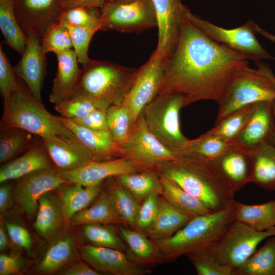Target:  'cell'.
Wrapping results in <instances>:
<instances>
[{
    "label": "cell",
    "mask_w": 275,
    "mask_h": 275,
    "mask_svg": "<svg viewBox=\"0 0 275 275\" xmlns=\"http://www.w3.org/2000/svg\"><path fill=\"white\" fill-rule=\"evenodd\" d=\"M248 60L246 55L209 39L184 15L158 94H181L185 106L204 100L218 103L235 74L249 65Z\"/></svg>",
    "instance_id": "1"
},
{
    "label": "cell",
    "mask_w": 275,
    "mask_h": 275,
    "mask_svg": "<svg viewBox=\"0 0 275 275\" xmlns=\"http://www.w3.org/2000/svg\"><path fill=\"white\" fill-rule=\"evenodd\" d=\"M158 172L199 200L211 212L230 207L236 202L235 191L211 160L180 153Z\"/></svg>",
    "instance_id": "2"
},
{
    "label": "cell",
    "mask_w": 275,
    "mask_h": 275,
    "mask_svg": "<svg viewBox=\"0 0 275 275\" xmlns=\"http://www.w3.org/2000/svg\"><path fill=\"white\" fill-rule=\"evenodd\" d=\"M4 99L1 128L17 127L40 139L63 138L79 141L75 134L37 100L18 79L15 90Z\"/></svg>",
    "instance_id": "3"
},
{
    "label": "cell",
    "mask_w": 275,
    "mask_h": 275,
    "mask_svg": "<svg viewBox=\"0 0 275 275\" xmlns=\"http://www.w3.org/2000/svg\"><path fill=\"white\" fill-rule=\"evenodd\" d=\"M236 203L217 212L194 216L170 238L153 240L162 261H173L182 255L209 249L235 220Z\"/></svg>",
    "instance_id": "4"
},
{
    "label": "cell",
    "mask_w": 275,
    "mask_h": 275,
    "mask_svg": "<svg viewBox=\"0 0 275 275\" xmlns=\"http://www.w3.org/2000/svg\"><path fill=\"white\" fill-rule=\"evenodd\" d=\"M81 75L74 94L90 99L102 109L124 100L138 69L107 61L92 60L81 68Z\"/></svg>",
    "instance_id": "5"
},
{
    "label": "cell",
    "mask_w": 275,
    "mask_h": 275,
    "mask_svg": "<svg viewBox=\"0 0 275 275\" xmlns=\"http://www.w3.org/2000/svg\"><path fill=\"white\" fill-rule=\"evenodd\" d=\"M185 106L181 94L159 93L141 113L150 132L169 150L180 153L188 141L181 131L180 111Z\"/></svg>",
    "instance_id": "6"
},
{
    "label": "cell",
    "mask_w": 275,
    "mask_h": 275,
    "mask_svg": "<svg viewBox=\"0 0 275 275\" xmlns=\"http://www.w3.org/2000/svg\"><path fill=\"white\" fill-rule=\"evenodd\" d=\"M274 99L275 88L270 80L257 69L243 67L235 74L218 103L215 123L248 105Z\"/></svg>",
    "instance_id": "7"
},
{
    "label": "cell",
    "mask_w": 275,
    "mask_h": 275,
    "mask_svg": "<svg viewBox=\"0 0 275 275\" xmlns=\"http://www.w3.org/2000/svg\"><path fill=\"white\" fill-rule=\"evenodd\" d=\"M275 236V229L259 231L234 220L207 250L234 270L244 263L265 239Z\"/></svg>",
    "instance_id": "8"
},
{
    "label": "cell",
    "mask_w": 275,
    "mask_h": 275,
    "mask_svg": "<svg viewBox=\"0 0 275 275\" xmlns=\"http://www.w3.org/2000/svg\"><path fill=\"white\" fill-rule=\"evenodd\" d=\"M98 16L102 31L141 33L157 26L151 0L106 1L100 8Z\"/></svg>",
    "instance_id": "9"
},
{
    "label": "cell",
    "mask_w": 275,
    "mask_h": 275,
    "mask_svg": "<svg viewBox=\"0 0 275 275\" xmlns=\"http://www.w3.org/2000/svg\"><path fill=\"white\" fill-rule=\"evenodd\" d=\"M183 14L187 20L214 42L242 53L254 61L261 59L275 60L257 40L256 23L250 20L238 28L225 29L194 15L185 6Z\"/></svg>",
    "instance_id": "10"
},
{
    "label": "cell",
    "mask_w": 275,
    "mask_h": 275,
    "mask_svg": "<svg viewBox=\"0 0 275 275\" xmlns=\"http://www.w3.org/2000/svg\"><path fill=\"white\" fill-rule=\"evenodd\" d=\"M120 148L121 157L131 159L144 169L157 171L179 154L168 149L155 138L141 114Z\"/></svg>",
    "instance_id": "11"
},
{
    "label": "cell",
    "mask_w": 275,
    "mask_h": 275,
    "mask_svg": "<svg viewBox=\"0 0 275 275\" xmlns=\"http://www.w3.org/2000/svg\"><path fill=\"white\" fill-rule=\"evenodd\" d=\"M167 58L156 49L140 68L122 102L135 122L144 108L158 93L165 71Z\"/></svg>",
    "instance_id": "12"
},
{
    "label": "cell",
    "mask_w": 275,
    "mask_h": 275,
    "mask_svg": "<svg viewBox=\"0 0 275 275\" xmlns=\"http://www.w3.org/2000/svg\"><path fill=\"white\" fill-rule=\"evenodd\" d=\"M66 181L53 167L40 169L17 179L14 199L29 219L36 217L39 199Z\"/></svg>",
    "instance_id": "13"
},
{
    "label": "cell",
    "mask_w": 275,
    "mask_h": 275,
    "mask_svg": "<svg viewBox=\"0 0 275 275\" xmlns=\"http://www.w3.org/2000/svg\"><path fill=\"white\" fill-rule=\"evenodd\" d=\"M13 5L25 35L32 33L40 39L50 25L58 22L63 10L61 0H13Z\"/></svg>",
    "instance_id": "14"
},
{
    "label": "cell",
    "mask_w": 275,
    "mask_h": 275,
    "mask_svg": "<svg viewBox=\"0 0 275 275\" xmlns=\"http://www.w3.org/2000/svg\"><path fill=\"white\" fill-rule=\"evenodd\" d=\"M145 170L130 159L120 157L101 161H91L82 167L68 171L59 172L66 182L85 187L101 183L108 178Z\"/></svg>",
    "instance_id": "15"
},
{
    "label": "cell",
    "mask_w": 275,
    "mask_h": 275,
    "mask_svg": "<svg viewBox=\"0 0 275 275\" xmlns=\"http://www.w3.org/2000/svg\"><path fill=\"white\" fill-rule=\"evenodd\" d=\"M121 250L94 245H82L80 254L82 259L94 269L101 272L114 275H144L150 271L129 259Z\"/></svg>",
    "instance_id": "16"
},
{
    "label": "cell",
    "mask_w": 275,
    "mask_h": 275,
    "mask_svg": "<svg viewBox=\"0 0 275 275\" xmlns=\"http://www.w3.org/2000/svg\"><path fill=\"white\" fill-rule=\"evenodd\" d=\"M26 36L24 49L13 69L16 76L23 81L33 96L42 102L41 92L46 74V55L37 36L30 33Z\"/></svg>",
    "instance_id": "17"
},
{
    "label": "cell",
    "mask_w": 275,
    "mask_h": 275,
    "mask_svg": "<svg viewBox=\"0 0 275 275\" xmlns=\"http://www.w3.org/2000/svg\"><path fill=\"white\" fill-rule=\"evenodd\" d=\"M157 21L158 41L156 50L168 58L178 43L184 17L181 0H151Z\"/></svg>",
    "instance_id": "18"
},
{
    "label": "cell",
    "mask_w": 275,
    "mask_h": 275,
    "mask_svg": "<svg viewBox=\"0 0 275 275\" xmlns=\"http://www.w3.org/2000/svg\"><path fill=\"white\" fill-rule=\"evenodd\" d=\"M212 161L236 193L251 182V149L235 144Z\"/></svg>",
    "instance_id": "19"
},
{
    "label": "cell",
    "mask_w": 275,
    "mask_h": 275,
    "mask_svg": "<svg viewBox=\"0 0 275 275\" xmlns=\"http://www.w3.org/2000/svg\"><path fill=\"white\" fill-rule=\"evenodd\" d=\"M40 141L58 172L73 170L95 160L80 141L58 137L40 139Z\"/></svg>",
    "instance_id": "20"
},
{
    "label": "cell",
    "mask_w": 275,
    "mask_h": 275,
    "mask_svg": "<svg viewBox=\"0 0 275 275\" xmlns=\"http://www.w3.org/2000/svg\"><path fill=\"white\" fill-rule=\"evenodd\" d=\"M56 56L57 71L49 96L50 102L54 104L63 101L75 94L82 71L78 66L77 57L73 49Z\"/></svg>",
    "instance_id": "21"
},
{
    "label": "cell",
    "mask_w": 275,
    "mask_h": 275,
    "mask_svg": "<svg viewBox=\"0 0 275 275\" xmlns=\"http://www.w3.org/2000/svg\"><path fill=\"white\" fill-rule=\"evenodd\" d=\"M58 117L90 152L96 161L121 157L120 146L109 130H91L75 123L70 119L62 116Z\"/></svg>",
    "instance_id": "22"
},
{
    "label": "cell",
    "mask_w": 275,
    "mask_h": 275,
    "mask_svg": "<svg viewBox=\"0 0 275 275\" xmlns=\"http://www.w3.org/2000/svg\"><path fill=\"white\" fill-rule=\"evenodd\" d=\"M274 121L272 102L255 103L249 120L235 140V144L252 149L267 141L275 128Z\"/></svg>",
    "instance_id": "23"
},
{
    "label": "cell",
    "mask_w": 275,
    "mask_h": 275,
    "mask_svg": "<svg viewBox=\"0 0 275 275\" xmlns=\"http://www.w3.org/2000/svg\"><path fill=\"white\" fill-rule=\"evenodd\" d=\"M33 226L37 233L48 242H52L59 237L64 228V214L59 196L50 191L39 199Z\"/></svg>",
    "instance_id": "24"
},
{
    "label": "cell",
    "mask_w": 275,
    "mask_h": 275,
    "mask_svg": "<svg viewBox=\"0 0 275 275\" xmlns=\"http://www.w3.org/2000/svg\"><path fill=\"white\" fill-rule=\"evenodd\" d=\"M53 167L40 141H35L21 155L2 164L0 182L18 179L36 171Z\"/></svg>",
    "instance_id": "25"
},
{
    "label": "cell",
    "mask_w": 275,
    "mask_h": 275,
    "mask_svg": "<svg viewBox=\"0 0 275 275\" xmlns=\"http://www.w3.org/2000/svg\"><path fill=\"white\" fill-rule=\"evenodd\" d=\"M194 216L173 206L162 197L159 208L152 225L144 233L153 241L172 237Z\"/></svg>",
    "instance_id": "26"
},
{
    "label": "cell",
    "mask_w": 275,
    "mask_h": 275,
    "mask_svg": "<svg viewBox=\"0 0 275 275\" xmlns=\"http://www.w3.org/2000/svg\"><path fill=\"white\" fill-rule=\"evenodd\" d=\"M103 188V183L90 187L66 182L57 189L60 198L64 217V228L70 225L73 216L86 208L99 196Z\"/></svg>",
    "instance_id": "27"
},
{
    "label": "cell",
    "mask_w": 275,
    "mask_h": 275,
    "mask_svg": "<svg viewBox=\"0 0 275 275\" xmlns=\"http://www.w3.org/2000/svg\"><path fill=\"white\" fill-rule=\"evenodd\" d=\"M103 186L116 213L126 226L135 229L141 203L120 182L116 176L105 179Z\"/></svg>",
    "instance_id": "28"
},
{
    "label": "cell",
    "mask_w": 275,
    "mask_h": 275,
    "mask_svg": "<svg viewBox=\"0 0 275 275\" xmlns=\"http://www.w3.org/2000/svg\"><path fill=\"white\" fill-rule=\"evenodd\" d=\"M251 151V182L268 190H275V146L266 140Z\"/></svg>",
    "instance_id": "29"
},
{
    "label": "cell",
    "mask_w": 275,
    "mask_h": 275,
    "mask_svg": "<svg viewBox=\"0 0 275 275\" xmlns=\"http://www.w3.org/2000/svg\"><path fill=\"white\" fill-rule=\"evenodd\" d=\"M96 200L91 207L76 213L71 219L70 224L77 226L96 223L125 226L114 210L103 187Z\"/></svg>",
    "instance_id": "30"
},
{
    "label": "cell",
    "mask_w": 275,
    "mask_h": 275,
    "mask_svg": "<svg viewBox=\"0 0 275 275\" xmlns=\"http://www.w3.org/2000/svg\"><path fill=\"white\" fill-rule=\"evenodd\" d=\"M235 220L259 231L275 229V200L256 205L236 201Z\"/></svg>",
    "instance_id": "31"
},
{
    "label": "cell",
    "mask_w": 275,
    "mask_h": 275,
    "mask_svg": "<svg viewBox=\"0 0 275 275\" xmlns=\"http://www.w3.org/2000/svg\"><path fill=\"white\" fill-rule=\"evenodd\" d=\"M69 234L59 237L51 242L38 265L42 273L56 272L70 263L75 257V245Z\"/></svg>",
    "instance_id": "32"
},
{
    "label": "cell",
    "mask_w": 275,
    "mask_h": 275,
    "mask_svg": "<svg viewBox=\"0 0 275 275\" xmlns=\"http://www.w3.org/2000/svg\"><path fill=\"white\" fill-rule=\"evenodd\" d=\"M116 177L141 203L151 194H162L160 174L157 170L145 169Z\"/></svg>",
    "instance_id": "33"
},
{
    "label": "cell",
    "mask_w": 275,
    "mask_h": 275,
    "mask_svg": "<svg viewBox=\"0 0 275 275\" xmlns=\"http://www.w3.org/2000/svg\"><path fill=\"white\" fill-rule=\"evenodd\" d=\"M159 174L162 186V197L173 206L194 216L211 212L201 202L174 181Z\"/></svg>",
    "instance_id": "34"
},
{
    "label": "cell",
    "mask_w": 275,
    "mask_h": 275,
    "mask_svg": "<svg viewBox=\"0 0 275 275\" xmlns=\"http://www.w3.org/2000/svg\"><path fill=\"white\" fill-rule=\"evenodd\" d=\"M119 234L128 245L138 263L152 264L162 261L158 247L144 233L120 226Z\"/></svg>",
    "instance_id": "35"
},
{
    "label": "cell",
    "mask_w": 275,
    "mask_h": 275,
    "mask_svg": "<svg viewBox=\"0 0 275 275\" xmlns=\"http://www.w3.org/2000/svg\"><path fill=\"white\" fill-rule=\"evenodd\" d=\"M234 275H275V236L269 237L240 267Z\"/></svg>",
    "instance_id": "36"
},
{
    "label": "cell",
    "mask_w": 275,
    "mask_h": 275,
    "mask_svg": "<svg viewBox=\"0 0 275 275\" xmlns=\"http://www.w3.org/2000/svg\"><path fill=\"white\" fill-rule=\"evenodd\" d=\"M33 135L19 128H1L0 163H6L26 152L35 142Z\"/></svg>",
    "instance_id": "37"
},
{
    "label": "cell",
    "mask_w": 275,
    "mask_h": 275,
    "mask_svg": "<svg viewBox=\"0 0 275 275\" xmlns=\"http://www.w3.org/2000/svg\"><path fill=\"white\" fill-rule=\"evenodd\" d=\"M0 29L5 44L21 55L27 42V36L17 20L13 0H0Z\"/></svg>",
    "instance_id": "38"
},
{
    "label": "cell",
    "mask_w": 275,
    "mask_h": 275,
    "mask_svg": "<svg viewBox=\"0 0 275 275\" xmlns=\"http://www.w3.org/2000/svg\"><path fill=\"white\" fill-rule=\"evenodd\" d=\"M255 104L248 105L228 115L215 123L214 127L204 133L225 141L235 142V140L249 120Z\"/></svg>",
    "instance_id": "39"
},
{
    "label": "cell",
    "mask_w": 275,
    "mask_h": 275,
    "mask_svg": "<svg viewBox=\"0 0 275 275\" xmlns=\"http://www.w3.org/2000/svg\"><path fill=\"white\" fill-rule=\"evenodd\" d=\"M235 144L233 141H225L203 133L195 139H188L180 153L194 154L213 160Z\"/></svg>",
    "instance_id": "40"
},
{
    "label": "cell",
    "mask_w": 275,
    "mask_h": 275,
    "mask_svg": "<svg viewBox=\"0 0 275 275\" xmlns=\"http://www.w3.org/2000/svg\"><path fill=\"white\" fill-rule=\"evenodd\" d=\"M84 237L93 245L114 248L125 252L127 247L123 240L110 225L88 224L81 229Z\"/></svg>",
    "instance_id": "41"
},
{
    "label": "cell",
    "mask_w": 275,
    "mask_h": 275,
    "mask_svg": "<svg viewBox=\"0 0 275 275\" xmlns=\"http://www.w3.org/2000/svg\"><path fill=\"white\" fill-rule=\"evenodd\" d=\"M106 115L108 130L120 146L127 138L134 122L122 103L109 106Z\"/></svg>",
    "instance_id": "42"
},
{
    "label": "cell",
    "mask_w": 275,
    "mask_h": 275,
    "mask_svg": "<svg viewBox=\"0 0 275 275\" xmlns=\"http://www.w3.org/2000/svg\"><path fill=\"white\" fill-rule=\"evenodd\" d=\"M185 256L198 275H234L232 268L222 263L207 250L190 253Z\"/></svg>",
    "instance_id": "43"
},
{
    "label": "cell",
    "mask_w": 275,
    "mask_h": 275,
    "mask_svg": "<svg viewBox=\"0 0 275 275\" xmlns=\"http://www.w3.org/2000/svg\"><path fill=\"white\" fill-rule=\"evenodd\" d=\"M41 44L45 55L50 52L58 54L73 48L68 30L60 22L51 24L46 29L41 39Z\"/></svg>",
    "instance_id": "44"
},
{
    "label": "cell",
    "mask_w": 275,
    "mask_h": 275,
    "mask_svg": "<svg viewBox=\"0 0 275 275\" xmlns=\"http://www.w3.org/2000/svg\"><path fill=\"white\" fill-rule=\"evenodd\" d=\"M54 108L61 116L70 120L84 117L97 108L102 109L90 99L77 94L55 104Z\"/></svg>",
    "instance_id": "45"
},
{
    "label": "cell",
    "mask_w": 275,
    "mask_h": 275,
    "mask_svg": "<svg viewBox=\"0 0 275 275\" xmlns=\"http://www.w3.org/2000/svg\"><path fill=\"white\" fill-rule=\"evenodd\" d=\"M58 22L102 31L101 21L98 16L92 14L89 9L82 7L63 10Z\"/></svg>",
    "instance_id": "46"
},
{
    "label": "cell",
    "mask_w": 275,
    "mask_h": 275,
    "mask_svg": "<svg viewBox=\"0 0 275 275\" xmlns=\"http://www.w3.org/2000/svg\"><path fill=\"white\" fill-rule=\"evenodd\" d=\"M62 23L64 25L70 34L73 48L76 53L79 63L82 65L86 64L90 60L88 56L90 42L94 34L98 31Z\"/></svg>",
    "instance_id": "47"
},
{
    "label": "cell",
    "mask_w": 275,
    "mask_h": 275,
    "mask_svg": "<svg viewBox=\"0 0 275 275\" xmlns=\"http://www.w3.org/2000/svg\"><path fill=\"white\" fill-rule=\"evenodd\" d=\"M159 196L151 194L141 203L136 219L135 230L144 233L152 225L159 210Z\"/></svg>",
    "instance_id": "48"
},
{
    "label": "cell",
    "mask_w": 275,
    "mask_h": 275,
    "mask_svg": "<svg viewBox=\"0 0 275 275\" xmlns=\"http://www.w3.org/2000/svg\"><path fill=\"white\" fill-rule=\"evenodd\" d=\"M18 79L13 67L0 45V93L3 99L9 96L16 88Z\"/></svg>",
    "instance_id": "49"
},
{
    "label": "cell",
    "mask_w": 275,
    "mask_h": 275,
    "mask_svg": "<svg viewBox=\"0 0 275 275\" xmlns=\"http://www.w3.org/2000/svg\"><path fill=\"white\" fill-rule=\"evenodd\" d=\"M4 224L11 241L30 253L33 248V241L28 230L15 223L7 222H4Z\"/></svg>",
    "instance_id": "50"
},
{
    "label": "cell",
    "mask_w": 275,
    "mask_h": 275,
    "mask_svg": "<svg viewBox=\"0 0 275 275\" xmlns=\"http://www.w3.org/2000/svg\"><path fill=\"white\" fill-rule=\"evenodd\" d=\"M71 120L91 130H108L106 109L97 108L84 117Z\"/></svg>",
    "instance_id": "51"
},
{
    "label": "cell",
    "mask_w": 275,
    "mask_h": 275,
    "mask_svg": "<svg viewBox=\"0 0 275 275\" xmlns=\"http://www.w3.org/2000/svg\"><path fill=\"white\" fill-rule=\"evenodd\" d=\"M22 262L19 256L1 254L0 275L22 274Z\"/></svg>",
    "instance_id": "52"
},
{
    "label": "cell",
    "mask_w": 275,
    "mask_h": 275,
    "mask_svg": "<svg viewBox=\"0 0 275 275\" xmlns=\"http://www.w3.org/2000/svg\"><path fill=\"white\" fill-rule=\"evenodd\" d=\"M14 186L10 181L1 183L0 187V211L4 213L11 206L14 198Z\"/></svg>",
    "instance_id": "53"
},
{
    "label": "cell",
    "mask_w": 275,
    "mask_h": 275,
    "mask_svg": "<svg viewBox=\"0 0 275 275\" xmlns=\"http://www.w3.org/2000/svg\"><path fill=\"white\" fill-rule=\"evenodd\" d=\"M106 0H61L63 10L82 7L88 9L101 7Z\"/></svg>",
    "instance_id": "54"
},
{
    "label": "cell",
    "mask_w": 275,
    "mask_h": 275,
    "mask_svg": "<svg viewBox=\"0 0 275 275\" xmlns=\"http://www.w3.org/2000/svg\"><path fill=\"white\" fill-rule=\"evenodd\" d=\"M62 275H101V272L80 262L72 264L60 272Z\"/></svg>",
    "instance_id": "55"
},
{
    "label": "cell",
    "mask_w": 275,
    "mask_h": 275,
    "mask_svg": "<svg viewBox=\"0 0 275 275\" xmlns=\"http://www.w3.org/2000/svg\"><path fill=\"white\" fill-rule=\"evenodd\" d=\"M257 69L264 75L267 77L275 88V75L270 67L260 60L255 61ZM273 113L275 118V99L272 101Z\"/></svg>",
    "instance_id": "56"
},
{
    "label": "cell",
    "mask_w": 275,
    "mask_h": 275,
    "mask_svg": "<svg viewBox=\"0 0 275 275\" xmlns=\"http://www.w3.org/2000/svg\"><path fill=\"white\" fill-rule=\"evenodd\" d=\"M9 236L5 227L4 222L1 219L0 223V251L4 252L9 246Z\"/></svg>",
    "instance_id": "57"
},
{
    "label": "cell",
    "mask_w": 275,
    "mask_h": 275,
    "mask_svg": "<svg viewBox=\"0 0 275 275\" xmlns=\"http://www.w3.org/2000/svg\"><path fill=\"white\" fill-rule=\"evenodd\" d=\"M255 29L256 33L261 34V35L266 38L267 39L275 43V36L266 32L257 24L256 25Z\"/></svg>",
    "instance_id": "58"
},
{
    "label": "cell",
    "mask_w": 275,
    "mask_h": 275,
    "mask_svg": "<svg viewBox=\"0 0 275 275\" xmlns=\"http://www.w3.org/2000/svg\"><path fill=\"white\" fill-rule=\"evenodd\" d=\"M267 141L270 142L275 146V128L272 131L270 134Z\"/></svg>",
    "instance_id": "59"
},
{
    "label": "cell",
    "mask_w": 275,
    "mask_h": 275,
    "mask_svg": "<svg viewBox=\"0 0 275 275\" xmlns=\"http://www.w3.org/2000/svg\"><path fill=\"white\" fill-rule=\"evenodd\" d=\"M106 1H116V0H106Z\"/></svg>",
    "instance_id": "60"
}]
</instances>
